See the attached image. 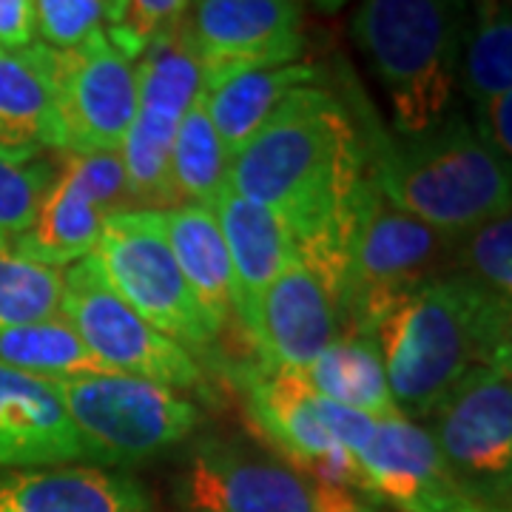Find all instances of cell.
I'll return each instance as SVG.
<instances>
[{
  "mask_svg": "<svg viewBox=\"0 0 512 512\" xmlns=\"http://www.w3.org/2000/svg\"><path fill=\"white\" fill-rule=\"evenodd\" d=\"M55 387L94 467H131L160 456L202 421L200 407L174 387L134 376H77L57 379Z\"/></svg>",
  "mask_w": 512,
  "mask_h": 512,
  "instance_id": "obj_5",
  "label": "cell"
},
{
  "mask_svg": "<svg viewBox=\"0 0 512 512\" xmlns=\"http://www.w3.org/2000/svg\"><path fill=\"white\" fill-rule=\"evenodd\" d=\"M111 0H35L37 43L74 49L106 29Z\"/></svg>",
  "mask_w": 512,
  "mask_h": 512,
  "instance_id": "obj_32",
  "label": "cell"
},
{
  "mask_svg": "<svg viewBox=\"0 0 512 512\" xmlns=\"http://www.w3.org/2000/svg\"><path fill=\"white\" fill-rule=\"evenodd\" d=\"M183 23L205 89L239 72L299 63L305 52L299 0H191Z\"/></svg>",
  "mask_w": 512,
  "mask_h": 512,
  "instance_id": "obj_14",
  "label": "cell"
},
{
  "mask_svg": "<svg viewBox=\"0 0 512 512\" xmlns=\"http://www.w3.org/2000/svg\"><path fill=\"white\" fill-rule=\"evenodd\" d=\"M512 305L461 274L424 282L382 313L373 342L402 416L427 419L473 367L507 353Z\"/></svg>",
  "mask_w": 512,
  "mask_h": 512,
  "instance_id": "obj_2",
  "label": "cell"
},
{
  "mask_svg": "<svg viewBox=\"0 0 512 512\" xmlns=\"http://www.w3.org/2000/svg\"><path fill=\"white\" fill-rule=\"evenodd\" d=\"M188 9L191 0H111L103 35L128 60H137L151 40L174 32Z\"/></svg>",
  "mask_w": 512,
  "mask_h": 512,
  "instance_id": "obj_30",
  "label": "cell"
},
{
  "mask_svg": "<svg viewBox=\"0 0 512 512\" xmlns=\"http://www.w3.org/2000/svg\"><path fill=\"white\" fill-rule=\"evenodd\" d=\"M52 174V163L43 160L23 165L0 160V248H12L15 239L29 231Z\"/></svg>",
  "mask_w": 512,
  "mask_h": 512,
  "instance_id": "obj_31",
  "label": "cell"
},
{
  "mask_svg": "<svg viewBox=\"0 0 512 512\" xmlns=\"http://www.w3.org/2000/svg\"><path fill=\"white\" fill-rule=\"evenodd\" d=\"M92 256L117 296L151 328L185 350L214 345L217 333L208 328L194 293L185 285L157 211L111 214Z\"/></svg>",
  "mask_w": 512,
  "mask_h": 512,
  "instance_id": "obj_10",
  "label": "cell"
},
{
  "mask_svg": "<svg viewBox=\"0 0 512 512\" xmlns=\"http://www.w3.org/2000/svg\"><path fill=\"white\" fill-rule=\"evenodd\" d=\"M473 0H362L350 32L390 100L393 126L413 137L450 114Z\"/></svg>",
  "mask_w": 512,
  "mask_h": 512,
  "instance_id": "obj_3",
  "label": "cell"
},
{
  "mask_svg": "<svg viewBox=\"0 0 512 512\" xmlns=\"http://www.w3.org/2000/svg\"><path fill=\"white\" fill-rule=\"evenodd\" d=\"M450 271L512 305V214H495L453 237Z\"/></svg>",
  "mask_w": 512,
  "mask_h": 512,
  "instance_id": "obj_29",
  "label": "cell"
},
{
  "mask_svg": "<svg viewBox=\"0 0 512 512\" xmlns=\"http://www.w3.org/2000/svg\"><path fill=\"white\" fill-rule=\"evenodd\" d=\"M365 160L348 109L316 86L288 94L228 160V188L268 208L288 228L299 259L342 308L350 242L367 183Z\"/></svg>",
  "mask_w": 512,
  "mask_h": 512,
  "instance_id": "obj_1",
  "label": "cell"
},
{
  "mask_svg": "<svg viewBox=\"0 0 512 512\" xmlns=\"http://www.w3.org/2000/svg\"><path fill=\"white\" fill-rule=\"evenodd\" d=\"M256 430L271 441L282 461L333 487L370 495V484L348 447L333 439L313 410V390L299 370L254 367L239 373ZM373 498V495H370Z\"/></svg>",
  "mask_w": 512,
  "mask_h": 512,
  "instance_id": "obj_15",
  "label": "cell"
},
{
  "mask_svg": "<svg viewBox=\"0 0 512 512\" xmlns=\"http://www.w3.org/2000/svg\"><path fill=\"white\" fill-rule=\"evenodd\" d=\"M211 211L217 217L220 234L228 248V259H231L234 313L248 333L265 288L291 265L293 259H299L296 242L288 234V228L276 220L268 208L242 200L228 185L214 200Z\"/></svg>",
  "mask_w": 512,
  "mask_h": 512,
  "instance_id": "obj_20",
  "label": "cell"
},
{
  "mask_svg": "<svg viewBox=\"0 0 512 512\" xmlns=\"http://www.w3.org/2000/svg\"><path fill=\"white\" fill-rule=\"evenodd\" d=\"M453 237L384 197L373 174L359 197L345 279L348 333H373L382 313L436 276L450 274Z\"/></svg>",
  "mask_w": 512,
  "mask_h": 512,
  "instance_id": "obj_6",
  "label": "cell"
},
{
  "mask_svg": "<svg viewBox=\"0 0 512 512\" xmlns=\"http://www.w3.org/2000/svg\"><path fill=\"white\" fill-rule=\"evenodd\" d=\"M52 148L63 151V131L40 43L0 49V160L35 163Z\"/></svg>",
  "mask_w": 512,
  "mask_h": 512,
  "instance_id": "obj_21",
  "label": "cell"
},
{
  "mask_svg": "<svg viewBox=\"0 0 512 512\" xmlns=\"http://www.w3.org/2000/svg\"><path fill=\"white\" fill-rule=\"evenodd\" d=\"M137 66V111L120 148L134 211L174 208L168 188V157L174 134L191 103L205 92L200 57L185 23L151 40Z\"/></svg>",
  "mask_w": 512,
  "mask_h": 512,
  "instance_id": "obj_9",
  "label": "cell"
},
{
  "mask_svg": "<svg viewBox=\"0 0 512 512\" xmlns=\"http://www.w3.org/2000/svg\"><path fill=\"white\" fill-rule=\"evenodd\" d=\"M35 222L15 239V251L32 262L69 268L94 254L103 222L111 214L134 211L128 197L126 168L120 151L80 154L60 151Z\"/></svg>",
  "mask_w": 512,
  "mask_h": 512,
  "instance_id": "obj_12",
  "label": "cell"
},
{
  "mask_svg": "<svg viewBox=\"0 0 512 512\" xmlns=\"http://www.w3.org/2000/svg\"><path fill=\"white\" fill-rule=\"evenodd\" d=\"M342 333H348L342 302L302 259H293L262 293L248 339L262 367L302 373Z\"/></svg>",
  "mask_w": 512,
  "mask_h": 512,
  "instance_id": "obj_16",
  "label": "cell"
},
{
  "mask_svg": "<svg viewBox=\"0 0 512 512\" xmlns=\"http://www.w3.org/2000/svg\"><path fill=\"white\" fill-rule=\"evenodd\" d=\"M37 43L35 0H0V49H29Z\"/></svg>",
  "mask_w": 512,
  "mask_h": 512,
  "instance_id": "obj_34",
  "label": "cell"
},
{
  "mask_svg": "<svg viewBox=\"0 0 512 512\" xmlns=\"http://www.w3.org/2000/svg\"><path fill=\"white\" fill-rule=\"evenodd\" d=\"M52 77L63 148L80 154L120 151L137 111V66L97 32L74 49L40 43Z\"/></svg>",
  "mask_w": 512,
  "mask_h": 512,
  "instance_id": "obj_13",
  "label": "cell"
},
{
  "mask_svg": "<svg viewBox=\"0 0 512 512\" xmlns=\"http://www.w3.org/2000/svg\"><path fill=\"white\" fill-rule=\"evenodd\" d=\"M168 248L183 271L208 328L217 336L234 313V274L217 217L208 205H177L157 211Z\"/></svg>",
  "mask_w": 512,
  "mask_h": 512,
  "instance_id": "obj_22",
  "label": "cell"
},
{
  "mask_svg": "<svg viewBox=\"0 0 512 512\" xmlns=\"http://www.w3.org/2000/svg\"><path fill=\"white\" fill-rule=\"evenodd\" d=\"M60 316L111 373L174 390L202 384V367L191 350L151 328L140 313L128 308L106 282L94 256L63 268Z\"/></svg>",
  "mask_w": 512,
  "mask_h": 512,
  "instance_id": "obj_11",
  "label": "cell"
},
{
  "mask_svg": "<svg viewBox=\"0 0 512 512\" xmlns=\"http://www.w3.org/2000/svg\"><path fill=\"white\" fill-rule=\"evenodd\" d=\"M305 382L328 402L367 413L373 419H387L399 413L393 393L387 387L382 356L373 336L367 333H342L302 370Z\"/></svg>",
  "mask_w": 512,
  "mask_h": 512,
  "instance_id": "obj_24",
  "label": "cell"
},
{
  "mask_svg": "<svg viewBox=\"0 0 512 512\" xmlns=\"http://www.w3.org/2000/svg\"><path fill=\"white\" fill-rule=\"evenodd\" d=\"M83 458L55 382L0 365V467H55Z\"/></svg>",
  "mask_w": 512,
  "mask_h": 512,
  "instance_id": "obj_18",
  "label": "cell"
},
{
  "mask_svg": "<svg viewBox=\"0 0 512 512\" xmlns=\"http://www.w3.org/2000/svg\"><path fill=\"white\" fill-rule=\"evenodd\" d=\"M510 103L512 97L510 92L498 94L493 97L490 103H484L481 109L476 111V131L478 137L493 148L495 154L510 163V151H512V140H510Z\"/></svg>",
  "mask_w": 512,
  "mask_h": 512,
  "instance_id": "obj_33",
  "label": "cell"
},
{
  "mask_svg": "<svg viewBox=\"0 0 512 512\" xmlns=\"http://www.w3.org/2000/svg\"><path fill=\"white\" fill-rule=\"evenodd\" d=\"M228 185V157L205 109V92L191 103L174 134L168 188L177 205H214Z\"/></svg>",
  "mask_w": 512,
  "mask_h": 512,
  "instance_id": "obj_25",
  "label": "cell"
},
{
  "mask_svg": "<svg viewBox=\"0 0 512 512\" xmlns=\"http://www.w3.org/2000/svg\"><path fill=\"white\" fill-rule=\"evenodd\" d=\"M370 174L396 208L444 237L510 211V163L458 114L402 143H382Z\"/></svg>",
  "mask_w": 512,
  "mask_h": 512,
  "instance_id": "obj_4",
  "label": "cell"
},
{
  "mask_svg": "<svg viewBox=\"0 0 512 512\" xmlns=\"http://www.w3.org/2000/svg\"><path fill=\"white\" fill-rule=\"evenodd\" d=\"M0 512H154V504L128 473L55 464L0 473Z\"/></svg>",
  "mask_w": 512,
  "mask_h": 512,
  "instance_id": "obj_19",
  "label": "cell"
},
{
  "mask_svg": "<svg viewBox=\"0 0 512 512\" xmlns=\"http://www.w3.org/2000/svg\"><path fill=\"white\" fill-rule=\"evenodd\" d=\"M63 268L40 265L15 248H0V330L60 316Z\"/></svg>",
  "mask_w": 512,
  "mask_h": 512,
  "instance_id": "obj_28",
  "label": "cell"
},
{
  "mask_svg": "<svg viewBox=\"0 0 512 512\" xmlns=\"http://www.w3.org/2000/svg\"><path fill=\"white\" fill-rule=\"evenodd\" d=\"M453 512H510V510H490V507H478V504H464Z\"/></svg>",
  "mask_w": 512,
  "mask_h": 512,
  "instance_id": "obj_36",
  "label": "cell"
},
{
  "mask_svg": "<svg viewBox=\"0 0 512 512\" xmlns=\"http://www.w3.org/2000/svg\"><path fill=\"white\" fill-rule=\"evenodd\" d=\"M319 69L313 63H288L271 69H254L225 77L222 83L205 89V109L220 137L225 157L231 160L239 148L254 137L274 109L296 89L313 86Z\"/></svg>",
  "mask_w": 512,
  "mask_h": 512,
  "instance_id": "obj_23",
  "label": "cell"
},
{
  "mask_svg": "<svg viewBox=\"0 0 512 512\" xmlns=\"http://www.w3.org/2000/svg\"><path fill=\"white\" fill-rule=\"evenodd\" d=\"M458 80L473 109H481L512 83V20L507 0H476L467 20Z\"/></svg>",
  "mask_w": 512,
  "mask_h": 512,
  "instance_id": "obj_26",
  "label": "cell"
},
{
  "mask_svg": "<svg viewBox=\"0 0 512 512\" xmlns=\"http://www.w3.org/2000/svg\"><path fill=\"white\" fill-rule=\"evenodd\" d=\"M353 458L367 476L370 495L402 512H453L473 504L447 473L427 427L402 413L376 419L373 436Z\"/></svg>",
  "mask_w": 512,
  "mask_h": 512,
  "instance_id": "obj_17",
  "label": "cell"
},
{
  "mask_svg": "<svg viewBox=\"0 0 512 512\" xmlns=\"http://www.w3.org/2000/svg\"><path fill=\"white\" fill-rule=\"evenodd\" d=\"M427 419L458 490L501 510L512 481V350L473 367Z\"/></svg>",
  "mask_w": 512,
  "mask_h": 512,
  "instance_id": "obj_7",
  "label": "cell"
},
{
  "mask_svg": "<svg viewBox=\"0 0 512 512\" xmlns=\"http://www.w3.org/2000/svg\"><path fill=\"white\" fill-rule=\"evenodd\" d=\"M0 365L15 367L49 382L111 373L109 367L83 345V339L74 333L63 316L23 325V328L0 330Z\"/></svg>",
  "mask_w": 512,
  "mask_h": 512,
  "instance_id": "obj_27",
  "label": "cell"
},
{
  "mask_svg": "<svg viewBox=\"0 0 512 512\" xmlns=\"http://www.w3.org/2000/svg\"><path fill=\"white\" fill-rule=\"evenodd\" d=\"M180 501L188 512H373L345 487L228 439L197 444L180 478Z\"/></svg>",
  "mask_w": 512,
  "mask_h": 512,
  "instance_id": "obj_8",
  "label": "cell"
},
{
  "mask_svg": "<svg viewBox=\"0 0 512 512\" xmlns=\"http://www.w3.org/2000/svg\"><path fill=\"white\" fill-rule=\"evenodd\" d=\"M322 12H339L348 0H313Z\"/></svg>",
  "mask_w": 512,
  "mask_h": 512,
  "instance_id": "obj_35",
  "label": "cell"
}]
</instances>
